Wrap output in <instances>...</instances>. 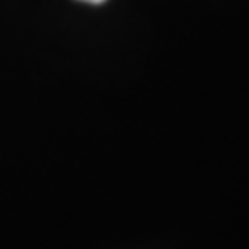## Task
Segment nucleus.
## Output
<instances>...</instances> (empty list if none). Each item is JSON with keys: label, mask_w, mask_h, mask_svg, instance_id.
Returning <instances> with one entry per match:
<instances>
[{"label": "nucleus", "mask_w": 249, "mask_h": 249, "mask_svg": "<svg viewBox=\"0 0 249 249\" xmlns=\"http://www.w3.org/2000/svg\"><path fill=\"white\" fill-rule=\"evenodd\" d=\"M83 2H89V4H102V2H106V0H83Z\"/></svg>", "instance_id": "obj_1"}]
</instances>
